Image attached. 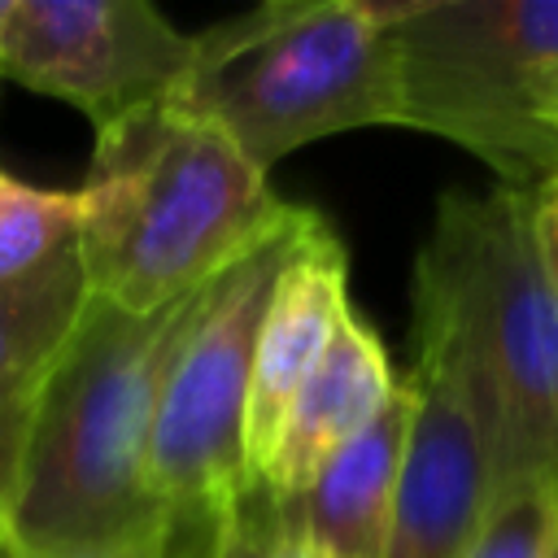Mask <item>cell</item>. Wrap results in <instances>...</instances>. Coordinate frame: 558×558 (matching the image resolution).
Instances as JSON below:
<instances>
[{
  "label": "cell",
  "instance_id": "cell-1",
  "mask_svg": "<svg viewBox=\"0 0 558 558\" xmlns=\"http://www.w3.org/2000/svg\"><path fill=\"white\" fill-rule=\"evenodd\" d=\"M414 344L449 357L488 445L497 497L558 488V292L532 201L445 192L414 257Z\"/></svg>",
  "mask_w": 558,
  "mask_h": 558
},
{
  "label": "cell",
  "instance_id": "cell-2",
  "mask_svg": "<svg viewBox=\"0 0 558 558\" xmlns=\"http://www.w3.org/2000/svg\"><path fill=\"white\" fill-rule=\"evenodd\" d=\"M201 292L157 314L87 301L35 392L0 545L78 549L135 541L174 523L148 484V440L166 371Z\"/></svg>",
  "mask_w": 558,
  "mask_h": 558
},
{
  "label": "cell",
  "instance_id": "cell-3",
  "mask_svg": "<svg viewBox=\"0 0 558 558\" xmlns=\"http://www.w3.org/2000/svg\"><path fill=\"white\" fill-rule=\"evenodd\" d=\"M78 196L87 288L126 314L187 301L301 209L179 100L96 135Z\"/></svg>",
  "mask_w": 558,
  "mask_h": 558
},
{
  "label": "cell",
  "instance_id": "cell-4",
  "mask_svg": "<svg viewBox=\"0 0 558 558\" xmlns=\"http://www.w3.org/2000/svg\"><path fill=\"white\" fill-rule=\"evenodd\" d=\"M214 122L262 174L327 135L401 126L384 0H270L196 35L174 96Z\"/></svg>",
  "mask_w": 558,
  "mask_h": 558
},
{
  "label": "cell",
  "instance_id": "cell-5",
  "mask_svg": "<svg viewBox=\"0 0 558 558\" xmlns=\"http://www.w3.org/2000/svg\"><path fill=\"white\" fill-rule=\"evenodd\" d=\"M401 126L480 157L501 187L558 179V0H384Z\"/></svg>",
  "mask_w": 558,
  "mask_h": 558
},
{
  "label": "cell",
  "instance_id": "cell-6",
  "mask_svg": "<svg viewBox=\"0 0 558 558\" xmlns=\"http://www.w3.org/2000/svg\"><path fill=\"white\" fill-rule=\"evenodd\" d=\"M314 222L318 214L301 205L288 227L209 279L166 371L148 440V484L166 514L205 541L218 514L253 484L244 462V414L257 336L270 292Z\"/></svg>",
  "mask_w": 558,
  "mask_h": 558
},
{
  "label": "cell",
  "instance_id": "cell-7",
  "mask_svg": "<svg viewBox=\"0 0 558 558\" xmlns=\"http://www.w3.org/2000/svg\"><path fill=\"white\" fill-rule=\"evenodd\" d=\"M196 65V35L148 0H13L0 78L74 105L96 135L170 105Z\"/></svg>",
  "mask_w": 558,
  "mask_h": 558
},
{
  "label": "cell",
  "instance_id": "cell-8",
  "mask_svg": "<svg viewBox=\"0 0 558 558\" xmlns=\"http://www.w3.org/2000/svg\"><path fill=\"white\" fill-rule=\"evenodd\" d=\"M414 410L384 558H466L493 501V462L466 388L445 353L414 344Z\"/></svg>",
  "mask_w": 558,
  "mask_h": 558
},
{
  "label": "cell",
  "instance_id": "cell-9",
  "mask_svg": "<svg viewBox=\"0 0 558 558\" xmlns=\"http://www.w3.org/2000/svg\"><path fill=\"white\" fill-rule=\"evenodd\" d=\"M344 310H349V257L340 235L318 218L296 244V253L288 257L262 318L253 384H248V414H244L248 480L266 471L279 423L292 397L301 392V384L310 379V371L318 366V357L327 353Z\"/></svg>",
  "mask_w": 558,
  "mask_h": 558
},
{
  "label": "cell",
  "instance_id": "cell-10",
  "mask_svg": "<svg viewBox=\"0 0 558 558\" xmlns=\"http://www.w3.org/2000/svg\"><path fill=\"white\" fill-rule=\"evenodd\" d=\"M397 384L401 379L392 371L384 340L349 305L331 331L327 353L292 397L266 471L257 480L275 493H301L318 475V466L392 401Z\"/></svg>",
  "mask_w": 558,
  "mask_h": 558
},
{
  "label": "cell",
  "instance_id": "cell-11",
  "mask_svg": "<svg viewBox=\"0 0 558 558\" xmlns=\"http://www.w3.org/2000/svg\"><path fill=\"white\" fill-rule=\"evenodd\" d=\"M410 410H414V388L410 379H401L392 401L344 449H336L301 493H288L327 558L388 554Z\"/></svg>",
  "mask_w": 558,
  "mask_h": 558
},
{
  "label": "cell",
  "instance_id": "cell-12",
  "mask_svg": "<svg viewBox=\"0 0 558 558\" xmlns=\"http://www.w3.org/2000/svg\"><path fill=\"white\" fill-rule=\"evenodd\" d=\"M92 301L78 244L48 266L0 283V397L35 392Z\"/></svg>",
  "mask_w": 558,
  "mask_h": 558
},
{
  "label": "cell",
  "instance_id": "cell-13",
  "mask_svg": "<svg viewBox=\"0 0 558 558\" xmlns=\"http://www.w3.org/2000/svg\"><path fill=\"white\" fill-rule=\"evenodd\" d=\"M83 196L35 187L0 170V283H13L78 244Z\"/></svg>",
  "mask_w": 558,
  "mask_h": 558
},
{
  "label": "cell",
  "instance_id": "cell-14",
  "mask_svg": "<svg viewBox=\"0 0 558 558\" xmlns=\"http://www.w3.org/2000/svg\"><path fill=\"white\" fill-rule=\"evenodd\" d=\"M205 558H327L288 493L253 480L214 523Z\"/></svg>",
  "mask_w": 558,
  "mask_h": 558
},
{
  "label": "cell",
  "instance_id": "cell-15",
  "mask_svg": "<svg viewBox=\"0 0 558 558\" xmlns=\"http://www.w3.org/2000/svg\"><path fill=\"white\" fill-rule=\"evenodd\" d=\"M554 532H558V488L527 484L493 501L466 558H545Z\"/></svg>",
  "mask_w": 558,
  "mask_h": 558
},
{
  "label": "cell",
  "instance_id": "cell-16",
  "mask_svg": "<svg viewBox=\"0 0 558 558\" xmlns=\"http://www.w3.org/2000/svg\"><path fill=\"white\" fill-rule=\"evenodd\" d=\"M205 536L170 523L161 532L135 536V541H113V545H78V549H13L4 545L9 558H205Z\"/></svg>",
  "mask_w": 558,
  "mask_h": 558
},
{
  "label": "cell",
  "instance_id": "cell-17",
  "mask_svg": "<svg viewBox=\"0 0 558 558\" xmlns=\"http://www.w3.org/2000/svg\"><path fill=\"white\" fill-rule=\"evenodd\" d=\"M35 392L0 397V532H4V519H9V506H13V493H17V475H22V458H26Z\"/></svg>",
  "mask_w": 558,
  "mask_h": 558
},
{
  "label": "cell",
  "instance_id": "cell-18",
  "mask_svg": "<svg viewBox=\"0 0 558 558\" xmlns=\"http://www.w3.org/2000/svg\"><path fill=\"white\" fill-rule=\"evenodd\" d=\"M532 201V231H536V248L545 262V275L558 292V179L541 183L536 192H527Z\"/></svg>",
  "mask_w": 558,
  "mask_h": 558
},
{
  "label": "cell",
  "instance_id": "cell-19",
  "mask_svg": "<svg viewBox=\"0 0 558 558\" xmlns=\"http://www.w3.org/2000/svg\"><path fill=\"white\" fill-rule=\"evenodd\" d=\"M9 4H13V0H0V31H4V17H9Z\"/></svg>",
  "mask_w": 558,
  "mask_h": 558
},
{
  "label": "cell",
  "instance_id": "cell-20",
  "mask_svg": "<svg viewBox=\"0 0 558 558\" xmlns=\"http://www.w3.org/2000/svg\"><path fill=\"white\" fill-rule=\"evenodd\" d=\"M545 558H558V532H554V541H549V554Z\"/></svg>",
  "mask_w": 558,
  "mask_h": 558
},
{
  "label": "cell",
  "instance_id": "cell-21",
  "mask_svg": "<svg viewBox=\"0 0 558 558\" xmlns=\"http://www.w3.org/2000/svg\"><path fill=\"white\" fill-rule=\"evenodd\" d=\"M549 122H554V126H558V100H554V113H549Z\"/></svg>",
  "mask_w": 558,
  "mask_h": 558
},
{
  "label": "cell",
  "instance_id": "cell-22",
  "mask_svg": "<svg viewBox=\"0 0 558 558\" xmlns=\"http://www.w3.org/2000/svg\"><path fill=\"white\" fill-rule=\"evenodd\" d=\"M0 558H9V554H4V545H0Z\"/></svg>",
  "mask_w": 558,
  "mask_h": 558
}]
</instances>
